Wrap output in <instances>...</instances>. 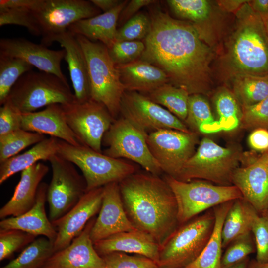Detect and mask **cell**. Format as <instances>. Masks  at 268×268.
<instances>
[{
    "instance_id": "35",
    "label": "cell",
    "mask_w": 268,
    "mask_h": 268,
    "mask_svg": "<svg viewBox=\"0 0 268 268\" xmlns=\"http://www.w3.org/2000/svg\"><path fill=\"white\" fill-rule=\"evenodd\" d=\"M33 66L16 58L0 55V105L6 101L12 88Z\"/></svg>"
},
{
    "instance_id": "21",
    "label": "cell",
    "mask_w": 268,
    "mask_h": 268,
    "mask_svg": "<svg viewBox=\"0 0 268 268\" xmlns=\"http://www.w3.org/2000/svg\"><path fill=\"white\" fill-rule=\"evenodd\" d=\"M21 129L48 134L73 145H82L67 123L60 104H52L41 111L22 114Z\"/></svg>"
},
{
    "instance_id": "29",
    "label": "cell",
    "mask_w": 268,
    "mask_h": 268,
    "mask_svg": "<svg viewBox=\"0 0 268 268\" xmlns=\"http://www.w3.org/2000/svg\"><path fill=\"white\" fill-rule=\"evenodd\" d=\"M233 201L214 207L215 224L211 235L200 255L184 268H221V231L226 214Z\"/></svg>"
},
{
    "instance_id": "47",
    "label": "cell",
    "mask_w": 268,
    "mask_h": 268,
    "mask_svg": "<svg viewBox=\"0 0 268 268\" xmlns=\"http://www.w3.org/2000/svg\"><path fill=\"white\" fill-rule=\"evenodd\" d=\"M22 114L9 103L5 102L0 108V136L21 129Z\"/></svg>"
},
{
    "instance_id": "48",
    "label": "cell",
    "mask_w": 268,
    "mask_h": 268,
    "mask_svg": "<svg viewBox=\"0 0 268 268\" xmlns=\"http://www.w3.org/2000/svg\"><path fill=\"white\" fill-rule=\"evenodd\" d=\"M248 143L254 150L263 153L268 151V129H254L248 137Z\"/></svg>"
},
{
    "instance_id": "16",
    "label": "cell",
    "mask_w": 268,
    "mask_h": 268,
    "mask_svg": "<svg viewBox=\"0 0 268 268\" xmlns=\"http://www.w3.org/2000/svg\"><path fill=\"white\" fill-rule=\"evenodd\" d=\"M104 186L85 193L65 215L52 223L57 235L54 242L55 252L68 246L101 208Z\"/></svg>"
},
{
    "instance_id": "42",
    "label": "cell",
    "mask_w": 268,
    "mask_h": 268,
    "mask_svg": "<svg viewBox=\"0 0 268 268\" xmlns=\"http://www.w3.org/2000/svg\"><path fill=\"white\" fill-rule=\"evenodd\" d=\"M37 236L17 229L0 230V261L7 259Z\"/></svg>"
},
{
    "instance_id": "56",
    "label": "cell",
    "mask_w": 268,
    "mask_h": 268,
    "mask_svg": "<svg viewBox=\"0 0 268 268\" xmlns=\"http://www.w3.org/2000/svg\"><path fill=\"white\" fill-rule=\"evenodd\" d=\"M263 21L268 40V15H260Z\"/></svg>"
},
{
    "instance_id": "17",
    "label": "cell",
    "mask_w": 268,
    "mask_h": 268,
    "mask_svg": "<svg viewBox=\"0 0 268 268\" xmlns=\"http://www.w3.org/2000/svg\"><path fill=\"white\" fill-rule=\"evenodd\" d=\"M0 55L20 59L41 71L55 75L68 82L61 67L65 56L64 49L51 50L22 38H5L0 40Z\"/></svg>"
},
{
    "instance_id": "8",
    "label": "cell",
    "mask_w": 268,
    "mask_h": 268,
    "mask_svg": "<svg viewBox=\"0 0 268 268\" xmlns=\"http://www.w3.org/2000/svg\"><path fill=\"white\" fill-rule=\"evenodd\" d=\"M57 154L80 169L86 183L87 192L112 182L119 183L136 171L133 164L123 159L60 139Z\"/></svg>"
},
{
    "instance_id": "7",
    "label": "cell",
    "mask_w": 268,
    "mask_h": 268,
    "mask_svg": "<svg viewBox=\"0 0 268 268\" xmlns=\"http://www.w3.org/2000/svg\"><path fill=\"white\" fill-rule=\"evenodd\" d=\"M213 211L196 216L181 225L160 247L159 268H184L201 253L212 233Z\"/></svg>"
},
{
    "instance_id": "59",
    "label": "cell",
    "mask_w": 268,
    "mask_h": 268,
    "mask_svg": "<svg viewBox=\"0 0 268 268\" xmlns=\"http://www.w3.org/2000/svg\"><path fill=\"white\" fill-rule=\"evenodd\" d=\"M267 152L268 153V151L267 152Z\"/></svg>"
},
{
    "instance_id": "9",
    "label": "cell",
    "mask_w": 268,
    "mask_h": 268,
    "mask_svg": "<svg viewBox=\"0 0 268 268\" xmlns=\"http://www.w3.org/2000/svg\"><path fill=\"white\" fill-rule=\"evenodd\" d=\"M164 179L175 196L178 222L180 225L212 207L243 199L240 190L233 185H219L198 179L184 182L168 175Z\"/></svg>"
},
{
    "instance_id": "5",
    "label": "cell",
    "mask_w": 268,
    "mask_h": 268,
    "mask_svg": "<svg viewBox=\"0 0 268 268\" xmlns=\"http://www.w3.org/2000/svg\"><path fill=\"white\" fill-rule=\"evenodd\" d=\"M242 154L237 145L223 147L204 137L176 179L184 182L202 180L219 185H232V176L239 167Z\"/></svg>"
},
{
    "instance_id": "33",
    "label": "cell",
    "mask_w": 268,
    "mask_h": 268,
    "mask_svg": "<svg viewBox=\"0 0 268 268\" xmlns=\"http://www.w3.org/2000/svg\"><path fill=\"white\" fill-rule=\"evenodd\" d=\"M147 96L184 122L188 111L190 94L185 89L169 83L148 93Z\"/></svg>"
},
{
    "instance_id": "55",
    "label": "cell",
    "mask_w": 268,
    "mask_h": 268,
    "mask_svg": "<svg viewBox=\"0 0 268 268\" xmlns=\"http://www.w3.org/2000/svg\"><path fill=\"white\" fill-rule=\"evenodd\" d=\"M249 263V258H247L244 260L234 264L227 268H247Z\"/></svg>"
},
{
    "instance_id": "15",
    "label": "cell",
    "mask_w": 268,
    "mask_h": 268,
    "mask_svg": "<svg viewBox=\"0 0 268 268\" xmlns=\"http://www.w3.org/2000/svg\"><path fill=\"white\" fill-rule=\"evenodd\" d=\"M120 113L146 132L163 129L191 132L183 121L168 110L138 92L125 91L122 98Z\"/></svg>"
},
{
    "instance_id": "3",
    "label": "cell",
    "mask_w": 268,
    "mask_h": 268,
    "mask_svg": "<svg viewBox=\"0 0 268 268\" xmlns=\"http://www.w3.org/2000/svg\"><path fill=\"white\" fill-rule=\"evenodd\" d=\"M236 24L229 53L234 67L239 74L268 75V40L261 16L245 4Z\"/></svg>"
},
{
    "instance_id": "52",
    "label": "cell",
    "mask_w": 268,
    "mask_h": 268,
    "mask_svg": "<svg viewBox=\"0 0 268 268\" xmlns=\"http://www.w3.org/2000/svg\"><path fill=\"white\" fill-rule=\"evenodd\" d=\"M250 6L260 15H268V0H252Z\"/></svg>"
},
{
    "instance_id": "49",
    "label": "cell",
    "mask_w": 268,
    "mask_h": 268,
    "mask_svg": "<svg viewBox=\"0 0 268 268\" xmlns=\"http://www.w3.org/2000/svg\"><path fill=\"white\" fill-rule=\"evenodd\" d=\"M157 1L154 0H132L128 1L120 15L118 21L124 24L142 7L150 5Z\"/></svg>"
},
{
    "instance_id": "12",
    "label": "cell",
    "mask_w": 268,
    "mask_h": 268,
    "mask_svg": "<svg viewBox=\"0 0 268 268\" xmlns=\"http://www.w3.org/2000/svg\"><path fill=\"white\" fill-rule=\"evenodd\" d=\"M32 13L40 31L41 44L47 47L73 24L99 14L100 10L90 0H43Z\"/></svg>"
},
{
    "instance_id": "54",
    "label": "cell",
    "mask_w": 268,
    "mask_h": 268,
    "mask_svg": "<svg viewBox=\"0 0 268 268\" xmlns=\"http://www.w3.org/2000/svg\"><path fill=\"white\" fill-rule=\"evenodd\" d=\"M247 268H268V262L259 263L256 260L249 262Z\"/></svg>"
},
{
    "instance_id": "28",
    "label": "cell",
    "mask_w": 268,
    "mask_h": 268,
    "mask_svg": "<svg viewBox=\"0 0 268 268\" xmlns=\"http://www.w3.org/2000/svg\"><path fill=\"white\" fill-rule=\"evenodd\" d=\"M59 140L53 137L45 138L26 152L0 163V184L40 161H49L57 154Z\"/></svg>"
},
{
    "instance_id": "6",
    "label": "cell",
    "mask_w": 268,
    "mask_h": 268,
    "mask_svg": "<svg viewBox=\"0 0 268 268\" xmlns=\"http://www.w3.org/2000/svg\"><path fill=\"white\" fill-rule=\"evenodd\" d=\"M75 101L68 82L53 74L31 70L18 79L5 102L25 114L52 104L66 105Z\"/></svg>"
},
{
    "instance_id": "30",
    "label": "cell",
    "mask_w": 268,
    "mask_h": 268,
    "mask_svg": "<svg viewBox=\"0 0 268 268\" xmlns=\"http://www.w3.org/2000/svg\"><path fill=\"white\" fill-rule=\"evenodd\" d=\"M258 214L244 199L234 200L225 218L221 231L223 248L244 235L251 233L252 224Z\"/></svg>"
},
{
    "instance_id": "58",
    "label": "cell",
    "mask_w": 268,
    "mask_h": 268,
    "mask_svg": "<svg viewBox=\"0 0 268 268\" xmlns=\"http://www.w3.org/2000/svg\"><path fill=\"white\" fill-rule=\"evenodd\" d=\"M267 171H268V165H267Z\"/></svg>"
},
{
    "instance_id": "14",
    "label": "cell",
    "mask_w": 268,
    "mask_h": 268,
    "mask_svg": "<svg viewBox=\"0 0 268 268\" xmlns=\"http://www.w3.org/2000/svg\"><path fill=\"white\" fill-rule=\"evenodd\" d=\"M146 141L162 171L176 179L195 152L198 138L193 132L163 129L148 134Z\"/></svg>"
},
{
    "instance_id": "51",
    "label": "cell",
    "mask_w": 268,
    "mask_h": 268,
    "mask_svg": "<svg viewBox=\"0 0 268 268\" xmlns=\"http://www.w3.org/2000/svg\"><path fill=\"white\" fill-rule=\"evenodd\" d=\"M96 7L104 12L110 11L120 4L123 0H90Z\"/></svg>"
},
{
    "instance_id": "43",
    "label": "cell",
    "mask_w": 268,
    "mask_h": 268,
    "mask_svg": "<svg viewBox=\"0 0 268 268\" xmlns=\"http://www.w3.org/2000/svg\"><path fill=\"white\" fill-rule=\"evenodd\" d=\"M102 257L105 262V268H159L155 261L139 255L131 256L117 252Z\"/></svg>"
},
{
    "instance_id": "39",
    "label": "cell",
    "mask_w": 268,
    "mask_h": 268,
    "mask_svg": "<svg viewBox=\"0 0 268 268\" xmlns=\"http://www.w3.org/2000/svg\"><path fill=\"white\" fill-rule=\"evenodd\" d=\"M151 26L150 16L138 12L117 30L116 42L143 40L148 35Z\"/></svg>"
},
{
    "instance_id": "10",
    "label": "cell",
    "mask_w": 268,
    "mask_h": 268,
    "mask_svg": "<svg viewBox=\"0 0 268 268\" xmlns=\"http://www.w3.org/2000/svg\"><path fill=\"white\" fill-rule=\"evenodd\" d=\"M146 132L128 119H115L105 134L102 144L107 148L103 153L109 157L126 158L136 163L148 173L159 176L163 171L151 154Z\"/></svg>"
},
{
    "instance_id": "57",
    "label": "cell",
    "mask_w": 268,
    "mask_h": 268,
    "mask_svg": "<svg viewBox=\"0 0 268 268\" xmlns=\"http://www.w3.org/2000/svg\"><path fill=\"white\" fill-rule=\"evenodd\" d=\"M262 216L265 217L266 218H267L268 220V210H267L266 211L264 212Z\"/></svg>"
},
{
    "instance_id": "23",
    "label": "cell",
    "mask_w": 268,
    "mask_h": 268,
    "mask_svg": "<svg viewBox=\"0 0 268 268\" xmlns=\"http://www.w3.org/2000/svg\"><path fill=\"white\" fill-rule=\"evenodd\" d=\"M48 188L47 183L41 182L34 206L21 215L2 219L0 222V230H19L36 236L46 237L54 242L57 232L47 217L45 209Z\"/></svg>"
},
{
    "instance_id": "4",
    "label": "cell",
    "mask_w": 268,
    "mask_h": 268,
    "mask_svg": "<svg viewBox=\"0 0 268 268\" xmlns=\"http://www.w3.org/2000/svg\"><path fill=\"white\" fill-rule=\"evenodd\" d=\"M75 36L87 62L90 98L103 104L115 120L120 113L122 98L126 91L119 70L105 45L82 36Z\"/></svg>"
},
{
    "instance_id": "2",
    "label": "cell",
    "mask_w": 268,
    "mask_h": 268,
    "mask_svg": "<svg viewBox=\"0 0 268 268\" xmlns=\"http://www.w3.org/2000/svg\"><path fill=\"white\" fill-rule=\"evenodd\" d=\"M123 206L134 226L160 245L177 229L178 208L167 182L151 173H134L119 182Z\"/></svg>"
},
{
    "instance_id": "11",
    "label": "cell",
    "mask_w": 268,
    "mask_h": 268,
    "mask_svg": "<svg viewBox=\"0 0 268 268\" xmlns=\"http://www.w3.org/2000/svg\"><path fill=\"white\" fill-rule=\"evenodd\" d=\"M52 171L47 200L49 219L55 221L73 208L87 192L86 183L74 165L56 154L50 160Z\"/></svg>"
},
{
    "instance_id": "50",
    "label": "cell",
    "mask_w": 268,
    "mask_h": 268,
    "mask_svg": "<svg viewBox=\"0 0 268 268\" xmlns=\"http://www.w3.org/2000/svg\"><path fill=\"white\" fill-rule=\"evenodd\" d=\"M43 0H0V10L22 9L33 11L41 4Z\"/></svg>"
},
{
    "instance_id": "26",
    "label": "cell",
    "mask_w": 268,
    "mask_h": 268,
    "mask_svg": "<svg viewBox=\"0 0 268 268\" xmlns=\"http://www.w3.org/2000/svg\"><path fill=\"white\" fill-rule=\"evenodd\" d=\"M128 0H123L109 11L79 20L71 25L67 31L91 41H99L110 48L116 42L117 25L121 12Z\"/></svg>"
},
{
    "instance_id": "22",
    "label": "cell",
    "mask_w": 268,
    "mask_h": 268,
    "mask_svg": "<svg viewBox=\"0 0 268 268\" xmlns=\"http://www.w3.org/2000/svg\"><path fill=\"white\" fill-rule=\"evenodd\" d=\"M101 257L113 252L133 253L159 261L160 245L150 235L136 229L110 236L93 244Z\"/></svg>"
},
{
    "instance_id": "27",
    "label": "cell",
    "mask_w": 268,
    "mask_h": 268,
    "mask_svg": "<svg viewBox=\"0 0 268 268\" xmlns=\"http://www.w3.org/2000/svg\"><path fill=\"white\" fill-rule=\"evenodd\" d=\"M116 67L126 91L149 93L169 82L162 69L145 61L137 60Z\"/></svg>"
},
{
    "instance_id": "20",
    "label": "cell",
    "mask_w": 268,
    "mask_h": 268,
    "mask_svg": "<svg viewBox=\"0 0 268 268\" xmlns=\"http://www.w3.org/2000/svg\"><path fill=\"white\" fill-rule=\"evenodd\" d=\"M93 217L82 231L64 249L55 252L42 268H105L103 258L95 250L90 232Z\"/></svg>"
},
{
    "instance_id": "18",
    "label": "cell",
    "mask_w": 268,
    "mask_h": 268,
    "mask_svg": "<svg viewBox=\"0 0 268 268\" xmlns=\"http://www.w3.org/2000/svg\"><path fill=\"white\" fill-rule=\"evenodd\" d=\"M136 229L125 212L119 183L104 186L101 207L90 232L93 244L115 234Z\"/></svg>"
},
{
    "instance_id": "36",
    "label": "cell",
    "mask_w": 268,
    "mask_h": 268,
    "mask_svg": "<svg viewBox=\"0 0 268 268\" xmlns=\"http://www.w3.org/2000/svg\"><path fill=\"white\" fill-rule=\"evenodd\" d=\"M45 135L19 129L0 136V163L45 138Z\"/></svg>"
},
{
    "instance_id": "44",
    "label": "cell",
    "mask_w": 268,
    "mask_h": 268,
    "mask_svg": "<svg viewBox=\"0 0 268 268\" xmlns=\"http://www.w3.org/2000/svg\"><path fill=\"white\" fill-rule=\"evenodd\" d=\"M16 25L24 27L32 35L40 36L41 33L32 11L22 9L0 10V26Z\"/></svg>"
},
{
    "instance_id": "37",
    "label": "cell",
    "mask_w": 268,
    "mask_h": 268,
    "mask_svg": "<svg viewBox=\"0 0 268 268\" xmlns=\"http://www.w3.org/2000/svg\"><path fill=\"white\" fill-rule=\"evenodd\" d=\"M214 104L222 131H230L240 125L242 110L233 93L220 91L215 97Z\"/></svg>"
},
{
    "instance_id": "1",
    "label": "cell",
    "mask_w": 268,
    "mask_h": 268,
    "mask_svg": "<svg viewBox=\"0 0 268 268\" xmlns=\"http://www.w3.org/2000/svg\"><path fill=\"white\" fill-rule=\"evenodd\" d=\"M150 31L143 40L145 48L138 60L162 69L169 83L190 95L205 90V74L211 51L194 24L175 19L159 9L152 10Z\"/></svg>"
},
{
    "instance_id": "40",
    "label": "cell",
    "mask_w": 268,
    "mask_h": 268,
    "mask_svg": "<svg viewBox=\"0 0 268 268\" xmlns=\"http://www.w3.org/2000/svg\"><path fill=\"white\" fill-rule=\"evenodd\" d=\"M251 233L238 237L227 247L222 256L221 268H227L244 260L256 251Z\"/></svg>"
},
{
    "instance_id": "41",
    "label": "cell",
    "mask_w": 268,
    "mask_h": 268,
    "mask_svg": "<svg viewBox=\"0 0 268 268\" xmlns=\"http://www.w3.org/2000/svg\"><path fill=\"white\" fill-rule=\"evenodd\" d=\"M145 48L143 41H123L115 42L108 49L109 55L116 66L129 64L138 60Z\"/></svg>"
},
{
    "instance_id": "38",
    "label": "cell",
    "mask_w": 268,
    "mask_h": 268,
    "mask_svg": "<svg viewBox=\"0 0 268 268\" xmlns=\"http://www.w3.org/2000/svg\"><path fill=\"white\" fill-rule=\"evenodd\" d=\"M166 1L177 16L196 23L206 20L211 11L210 2L205 0H168Z\"/></svg>"
},
{
    "instance_id": "46",
    "label": "cell",
    "mask_w": 268,
    "mask_h": 268,
    "mask_svg": "<svg viewBox=\"0 0 268 268\" xmlns=\"http://www.w3.org/2000/svg\"><path fill=\"white\" fill-rule=\"evenodd\" d=\"M256 247V260L259 263L268 262V220L257 214L252 224Z\"/></svg>"
},
{
    "instance_id": "25",
    "label": "cell",
    "mask_w": 268,
    "mask_h": 268,
    "mask_svg": "<svg viewBox=\"0 0 268 268\" xmlns=\"http://www.w3.org/2000/svg\"><path fill=\"white\" fill-rule=\"evenodd\" d=\"M65 51V60L68 65L76 101L84 102L90 99V89L87 62L75 36L67 31L53 40Z\"/></svg>"
},
{
    "instance_id": "32",
    "label": "cell",
    "mask_w": 268,
    "mask_h": 268,
    "mask_svg": "<svg viewBox=\"0 0 268 268\" xmlns=\"http://www.w3.org/2000/svg\"><path fill=\"white\" fill-rule=\"evenodd\" d=\"M233 94L242 107L262 101L268 97V75L238 74L233 84Z\"/></svg>"
},
{
    "instance_id": "24",
    "label": "cell",
    "mask_w": 268,
    "mask_h": 268,
    "mask_svg": "<svg viewBox=\"0 0 268 268\" xmlns=\"http://www.w3.org/2000/svg\"><path fill=\"white\" fill-rule=\"evenodd\" d=\"M48 171L49 167L40 162L22 171L12 197L0 209V218L18 216L30 210L36 202L41 181Z\"/></svg>"
},
{
    "instance_id": "19",
    "label": "cell",
    "mask_w": 268,
    "mask_h": 268,
    "mask_svg": "<svg viewBox=\"0 0 268 268\" xmlns=\"http://www.w3.org/2000/svg\"><path fill=\"white\" fill-rule=\"evenodd\" d=\"M268 153H263L248 165L234 171L232 185L241 192L243 199L258 213L268 210Z\"/></svg>"
},
{
    "instance_id": "34",
    "label": "cell",
    "mask_w": 268,
    "mask_h": 268,
    "mask_svg": "<svg viewBox=\"0 0 268 268\" xmlns=\"http://www.w3.org/2000/svg\"><path fill=\"white\" fill-rule=\"evenodd\" d=\"M55 252L54 242L46 237L35 239L15 259L0 268H42Z\"/></svg>"
},
{
    "instance_id": "31",
    "label": "cell",
    "mask_w": 268,
    "mask_h": 268,
    "mask_svg": "<svg viewBox=\"0 0 268 268\" xmlns=\"http://www.w3.org/2000/svg\"><path fill=\"white\" fill-rule=\"evenodd\" d=\"M184 123L194 133L213 134L222 131L207 101L199 94L190 95L188 115Z\"/></svg>"
},
{
    "instance_id": "53",
    "label": "cell",
    "mask_w": 268,
    "mask_h": 268,
    "mask_svg": "<svg viewBox=\"0 0 268 268\" xmlns=\"http://www.w3.org/2000/svg\"><path fill=\"white\" fill-rule=\"evenodd\" d=\"M247 1L245 0H222L221 1V5L226 9L231 10L235 9L243 3Z\"/></svg>"
},
{
    "instance_id": "45",
    "label": "cell",
    "mask_w": 268,
    "mask_h": 268,
    "mask_svg": "<svg viewBox=\"0 0 268 268\" xmlns=\"http://www.w3.org/2000/svg\"><path fill=\"white\" fill-rule=\"evenodd\" d=\"M240 125L246 129H268V97L254 105L242 107Z\"/></svg>"
},
{
    "instance_id": "13",
    "label": "cell",
    "mask_w": 268,
    "mask_h": 268,
    "mask_svg": "<svg viewBox=\"0 0 268 268\" xmlns=\"http://www.w3.org/2000/svg\"><path fill=\"white\" fill-rule=\"evenodd\" d=\"M66 121L80 143L102 152V139L115 120L106 107L92 99L62 105Z\"/></svg>"
}]
</instances>
